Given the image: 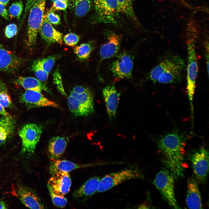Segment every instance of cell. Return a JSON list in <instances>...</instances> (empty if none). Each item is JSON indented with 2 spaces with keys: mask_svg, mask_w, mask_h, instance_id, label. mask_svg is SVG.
I'll return each mask as SVG.
<instances>
[{
  "mask_svg": "<svg viewBox=\"0 0 209 209\" xmlns=\"http://www.w3.org/2000/svg\"><path fill=\"white\" fill-rule=\"evenodd\" d=\"M186 136L174 129L159 137L156 144L164 168L175 179L183 177L186 166L185 162Z\"/></svg>",
  "mask_w": 209,
  "mask_h": 209,
  "instance_id": "cell-1",
  "label": "cell"
},
{
  "mask_svg": "<svg viewBox=\"0 0 209 209\" xmlns=\"http://www.w3.org/2000/svg\"><path fill=\"white\" fill-rule=\"evenodd\" d=\"M185 67L183 59L176 55L168 57L155 66L149 73V79L154 82L175 84L181 82Z\"/></svg>",
  "mask_w": 209,
  "mask_h": 209,
  "instance_id": "cell-2",
  "label": "cell"
},
{
  "mask_svg": "<svg viewBox=\"0 0 209 209\" xmlns=\"http://www.w3.org/2000/svg\"><path fill=\"white\" fill-rule=\"evenodd\" d=\"M67 102L70 111L76 116H87L94 111L93 97L88 88L80 86L73 88Z\"/></svg>",
  "mask_w": 209,
  "mask_h": 209,
  "instance_id": "cell-3",
  "label": "cell"
},
{
  "mask_svg": "<svg viewBox=\"0 0 209 209\" xmlns=\"http://www.w3.org/2000/svg\"><path fill=\"white\" fill-rule=\"evenodd\" d=\"M144 175L140 168L135 165L118 172L106 175L100 180L97 192H103L123 182L131 179H143Z\"/></svg>",
  "mask_w": 209,
  "mask_h": 209,
  "instance_id": "cell-4",
  "label": "cell"
},
{
  "mask_svg": "<svg viewBox=\"0 0 209 209\" xmlns=\"http://www.w3.org/2000/svg\"><path fill=\"white\" fill-rule=\"evenodd\" d=\"M174 180L172 175L163 168L156 175L154 184L163 199L171 207L173 208L180 209L181 208L175 196Z\"/></svg>",
  "mask_w": 209,
  "mask_h": 209,
  "instance_id": "cell-5",
  "label": "cell"
},
{
  "mask_svg": "<svg viewBox=\"0 0 209 209\" xmlns=\"http://www.w3.org/2000/svg\"><path fill=\"white\" fill-rule=\"evenodd\" d=\"M46 0H37L29 10L28 22L27 45L31 47L35 44L44 16Z\"/></svg>",
  "mask_w": 209,
  "mask_h": 209,
  "instance_id": "cell-6",
  "label": "cell"
},
{
  "mask_svg": "<svg viewBox=\"0 0 209 209\" xmlns=\"http://www.w3.org/2000/svg\"><path fill=\"white\" fill-rule=\"evenodd\" d=\"M94 5L93 23H116V17L119 13L117 0H94Z\"/></svg>",
  "mask_w": 209,
  "mask_h": 209,
  "instance_id": "cell-7",
  "label": "cell"
},
{
  "mask_svg": "<svg viewBox=\"0 0 209 209\" xmlns=\"http://www.w3.org/2000/svg\"><path fill=\"white\" fill-rule=\"evenodd\" d=\"M42 131V126L34 123L26 124L21 128L19 134L21 141L23 153L30 154L35 152Z\"/></svg>",
  "mask_w": 209,
  "mask_h": 209,
  "instance_id": "cell-8",
  "label": "cell"
},
{
  "mask_svg": "<svg viewBox=\"0 0 209 209\" xmlns=\"http://www.w3.org/2000/svg\"><path fill=\"white\" fill-rule=\"evenodd\" d=\"M187 47L188 63L187 69V89L188 98L191 105L192 106L198 68L195 43L193 40L191 39L188 41Z\"/></svg>",
  "mask_w": 209,
  "mask_h": 209,
  "instance_id": "cell-9",
  "label": "cell"
},
{
  "mask_svg": "<svg viewBox=\"0 0 209 209\" xmlns=\"http://www.w3.org/2000/svg\"><path fill=\"white\" fill-rule=\"evenodd\" d=\"M190 160L194 179L199 183L206 181L209 171V152L204 147L194 151L191 155Z\"/></svg>",
  "mask_w": 209,
  "mask_h": 209,
  "instance_id": "cell-10",
  "label": "cell"
},
{
  "mask_svg": "<svg viewBox=\"0 0 209 209\" xmlns=\"http://www.w3.org/2000/svg\"><path fill=\"white\" fill-rule=\"evenodd\" d=\"M133 67V58L128 52L120 54L111 66L110 70L113 76L118 80L129 79L132 77Z\"/></svg>",
  "mask_w": 209,
  "mask_h": 209,
  "instance_id": "cell-11",
  "label": "cell"
},
{
  "mask_svg": "<svg viewBox=\"0 0 209 209\" xmlns=\"http://www.w3.org/2000/svg\"><path fill=\"white\" fill-rule=\"evenodd\" d=\"M51 175L47 183L49 192L62 196L67 193L71 185L69 173L59 171Z\"/></svg>",
  "mask_w": 209,
  "mask_h": 209,
  "instance_id": "cell-12",
  "label": "cell"
},
{
  "mask_svg": "<svg viewBox=\"0 0 209 209\" xmlns=\"http://www.w3.org/2000/svg\"><path fill=\"white\" fill-rule=\"evenodd\" d=\"M21 102L29 108L44 107H57V104L45 97L41 92L26 90L21 96Z\"/></svg>",
  "mask_w": 209,
  "mask_h": 209,
  "instance_id": "cell-13",
  "label": "cell"
},
{
  "mask_svg": "<svg viewBox=\"0 0 209 209\" xmlns=\"http://www.w3.org/2000/svg\"><path fill=\"white\" fill-rule=\"evenodd\" d=\"M102 93L109 118L112 121L116 118L121 94L118 92L114 86L112 85L106 86L103 89Z\"/></svg>",
  "mask_w": 209,
  "mask_h": 209,
  "instance_id": "cell-14",
  "label": "cell"
},
{
  "mask_svg": "<svg viewBox=\"0 0 209 209\" xmlns=\"http://www.w3.org/2000/svg\"><path fill=\"white\" fill-rule=\"evenodd\" d=\"M16 196L26 206L31 209H44L40 199L30 189L23 185H19L15 190Z\"/></svg>",
  "mask_w": 209,
  "mask_h": 209,
  "instance_id": "cell-15",
  "label": "cell"
},
{
  "mask_svg": "<svg viewBox=\"0 0 209 209\" xmlns=\"http://www.w3.org/2000/svg\"><path fill=\"white\" fill-rule=\"evenodd\" d=\"M186 203L189 208H203L198 182L192 177L189 178L187 181Z\"/></svg>",
  "mask_w": 209,
  "mask_h": 209,
  "instance_id": "cell-16",
  "label": "cell"
},
{
  "mask_svg": "<svg viewBox=\"0 0 209 209\" xmlns=\"http://www.w3.org/2000/svg\"><path fill=\"white\" fill-rule=\"evenodd\" d=\"M107 41L102 45L99 50L100 63L106 59L115 56L120 48V38L113 33H109L107 35Z\"/></svg>",
  "mask_w": 209,
  "mask_h": 209,
  "instance_id": "cell-17",
  "label": "cell"
},
{
  "mask_svg": "<svg viewBox=\"0 0 209 209\" xmlns=\"http://www.w3.org/2000/svg\"><path fill=\"white\" fill-rule=\"evenodd\" d=\"M21 60L0 44V71L13 72L20 66Z\"/></svg>",
  "mask_w": 209,
  "mask_h": 209,
  "instance_id": "cell-18",
  "label": "cell"
},
{
  "mask_svg": "<svg viewBox=\"0 0 209 209\" xmlns=\"http://www.w3.org/2000/svg\"><path fill=\"white\" fill-rule=\"evenodd\" d=\"M39 32L42 38L49 44L57 43L61 44L62 43V33L54 28L48 21L45 15L44 17Z\"/></svg>",
  "mask_w": 209,
  "mask_h": 209,
  "instance_id": "cell-19",
  "label": "cell"
},
{
  "mask_svg": "<svg viewBox=\"0 0 209 209\" xmlns=\"http://www.w3.org/2000/svg\"><path fill=\"white\" fill-rule=\"evenodd\" d=\"M65 138L57 136L51 138L48 142V152L51 159H58L64 152L67 144Z\"/></svg>",
  "mask_w": 209,
  "mask_h": 209,
  "instance_id": "cell-20",
  "label": "cell"
},
{
  "mask_svg": "<svg viewBox=\"0 0 209 209\" xmlns=\"http://www.w3.org/2000/svg\"><path fill=\"white\" fill-rule=\"evenodd\" d=\"M100 179L97 176L90 178L74 191L73 194V197L78 199H83L95 194L97 192Z\"/></svg>",
  "mask_w": 209,
  "mask_h": 209,
  "instance_id": "cell-21",
  "label": "cell"
},
{
  "mask_svg": "<svg viewBox=\"0 0 209 209\" xmlns=\"http://www.w3.org/2000/svg\"><path fill=\"white\" fill-rule=\"evenodd\" d=\"M51 160L49 169L51 174L59 171L69 172L77 169L91 165L76 164L66 160Z\"/></svg>",
  "mask_w": 209,
  "mask_h": 209,
  "instance_id": "cell-22",
  "label": "cell"
},
{
  "mask_svg": "<svg viewBox=\"0 0 209 209\" xmlns=\"http://www.w3.org/2000/svg\"><path fill=\"white\" fill-rule=\"evenodd\" d=\"M15 83L21 86L26 90L41 92L43 91L50 93L48 88L37 79L32 77H20L15 81Z\"/></svg>",
  "mask_w": 209,
  "mask_h": 209,
  "instance_id": "cell-23",
  "label": "cell"
},
{
  "mask_svg": "<svg viewBox=\"0 0 209 209\" xmlns=\"http://www.w3.org/2000/svg\"><path fill=\"white\" fill-rule=\"evenodd\" d=\"M15 127L12 118L4 116L0 118V147L13 134Z\"/></svg>",
  "mask_w": 209,
  "mask_h": 209,
  "instance_id": "cell-24",
  "label": "cell"
},
{
  "mask_svg": "<svg viewBox=\"0 0 209 209\" xmlns=\"http://www.w3.org/2000/svg\"><path fill=\"white\" fill-rule=\"evenodd\" d=\"M68 3L75 15L78 17L86 15L92 5L91 0H68Z\"/></svg>",
  "mask_w": 209,
  "mask_h": 209,
  "instance_id": "cell-25",
  "label": "cell"
},
{
  "mask_svg": "<svg viewBox=\"0 0 209 209\" xmlns=\"http://www.w3.org/2000/svg\"><path fill=\"white\" fill-rule=\"evenodd\" d=\"M118 13L125 14L128 18L138 24V22L133 8L134 0H117Z\"/></svg>",
  "mask_w": 209,
  "mask_h": 209,
  "instance_id": "cell-26",
  "label": "cell"
},
{
  "mask_svg": "<svg viewBox=\"0 0 209 209\" xmlns=\"http://www.w3.org/2000/svg\"><path fill=\"white\" fill-rule=\"evenodd\" d=\"M94 46L93 42L83 43L75 47L74 52L79 60H85L89 57Z\"/></svg>",
  "mask_w": 209,
  "mask_h": 209,
  "instance_id": "cell-27",
  "label": "cell"
},
{
  "mask_svg": "<svg viewBox=\"0 0 209 209\" xmlns=\"http://www.w3.org/2000/svg\"><path fill=\"white\" fill-rule=\"evenodd\" d=\"M57 58V56L54 55L37 60L34 62L39 67L45 71L49 73L52 69L55 62Z\"/></svg>",
  "mask_w": 209,
  "mask_h": 209,
  "instance_id": "cell-28",
  "label": "cell"
},
{
  "mask_svg": "<svg viewBox=\"0 0 209 209\" xmlns=\"http://www.w3.org/2000/svg\"><path fill=\"white\" fill-rule=\"evenodd\" d=\"M12 100L5 84L0 81V103L4 108L8 107L12 104Z\"/></svg>",
  "mask_w": 209,
  "mask_h": 209,
  "instance_id": "cell-29",
  "label": "cell"
},
{
  "mask_svg": "<svg viewBox=\"0 0 209 209\" xmlns=\"http://www.w3.org/2000/svg\"><path fill=\"white\" fill-rule=\"evenodd\" d=\"M23 8V5L21 1H18L13 3L9 9L8 12L12 16L20 19Z\"/></svg>",
  "mask_w": 209,
  "mask_h": 209,
  "instance_id": "cell-30",
  "label": "cell"
},
{
  "mask_svg": "<svg viewBox=\"0 0 209 209\" xmlns=\"http://www.w3.org/2000/svg\"><path fill=\"white\" fill-rule=\"evenodd\" d=\"M32 69L37 79L41 82L45 81L47 79L49 74L39 67L35 62L32 65Z\"/></svg>",
  "mask_w": 209,
  "mask_h": 209,
  "instance_id": "cell-31",
  "label": "cell"
},
{
  "mask_svg": "<svg viewBox=\"0 0 209 209\" xmlns=\"http://www.w3.org/2000/svg\"><path fill=\"white\" fill-rule=\"evenodd\" d=\"M52 200L56 206L61 208L65 207L67 205V201L64 196L50 192Z\"/></svg>",
  "mask_w": 209,
  "mask_h": 209,
  "instance_id": "cell-32",
  "label": "cell"
},
{
  "mask_svg": "<svg viewBox=\"0 0 209 209\" xmlns=\"http://www.w3.org/2000/svg\"><path fill=\"white\" fill-rule=\"evenodd\" d=\"M79 36L73 33H70L66 35L64 37V41L66 45L69 46H73L78 42Z\"/></svg>",
  "mask_w": 209,
  "mask_h": 209,
  "instance_id": "cell-33",
  "label": "cell"
},
{
  "mask_svg": "<svg viewBox=\"0 0 209 209\" xmlns=\"http://www.w3.org/2000/svg\"><path fill=\"white\" fill-rule=\"evenodd\" d=\"M68 5V1L63 0H56L53 2V3L49 11H54L55 10H65Z\"/></svg>",
  "mask_w": 209,
  "mask_h": 209,
  "instance_id": "cell-34",
  "label": "cell"
},
{
  "mask_svg": "<svg viewBox=\"0 0 209 209\" xmlns=\"http://www.w3.org/2000/svg\"><path fill=\"white\" fill-rule=\"evenodd\" d=\"M54 82L56 85L58 91L60 93L64 95H66V93L64 89L62 83L59 72L57 71H55L53 74Z\"/></svg>",
  "mask_w": 209,
  "mask_h": 209,
  "instance_id": "cell-35",
  "label": "cell"
},
{
  "mask_svg": "<svg viewBox=\"0 0 209 209\" xmlns=\"http://www.w3.org/2000/svg\"><path fill=\"white\" fill-rule=\"evenodd\" d=\"M45 15L48 21L51 24L57 25L60 24V19L59 16L53 11H49Z\"/></svg>",
  "mask_w": 209,
  "mask_h": 209,
  "instance_id": "cell-36",
  "label": "cell"
},
{
  "mask_svg": "<svg viewBox=\"0 0 209 209\" xmlns=\"http://www.w3.org/2000/svg\"><path fill=\"white\" fill-rule=\"evenodd\" d=\"M17 31V28L15 24H10L6 27L5 30V36L8 38H12L16 35Z\"/></svg>",
  "mask_w": 209,
  "mask_h": 209,
  "instance_id": "cell-37",
  "label": "cell"
},
{
  "mask_svg": "<svg viewBox=\"0 0 209 209\" xmlns=\"http://www.w3.org/2000/svg\"><path fill=\"white\" fill-rule=\"evenodd\" d=\"M37 0H26V6L25 8L23 19H24L28 12H29L31 7Z\"/></svg>",
  "mask_w": 209,
  "mask_h": 209,
  "instance_id": "cell-38",
  "label": "cell"
},
{
  "mask_svg": "<svg viewBox=\"0 0 209 209\" xmlns=\"http://www.w3.org/2000/svg\"><path fill=\"white\" fill-rule=\"evenodd\" d=\"M0 15L7 20H9V15L5 6L0 3Z\"/></svg>",
  "mask_w": 209,
  "mask_h": 209,
  "instance_id": "cell-39",
  "label": "cell"
},
{
  "mask_svg": "<svg viewBox=\"0 0 209 209\" xmlns=\"http://www.w3.org/2000/svg\"><path fill=\"white\" fill-rule=\"evenodd\" d=\"M0 114L3 116L9 118H12L11 116L7 112L0 103Z\"/></svg>",
  "mask_w": 209,
  "mask_h": 209,
  "instance_id": "cell-40",
  "label": "cell"
},
{
  "mask_svg": "<svg viewBox=\"0 0 209 209\" xmlns=\"http://www.w3.org/2000/svg\"><path fill=\"white\" fill-rule=\"evenodd\" d=\"M7 208V206L4 201H0V209H4Z\"/></svg>",
  "mask_w": 209,
  "mask_h": 209,
  "instance_id": "cell-41",
  "label": "cell"
},
{
  "mask_svg": "<svg viewBox=\"0 0 209 209\" xmlns=\"http://www.w3.org/2000/svg\"><path fill=\"white\" fill-rule=\"evenodd\" d=\"M9 1V0H0V3L6 6L8 3Z\"/></svg>",
  "mask_w": 209,
  "mask_h": 209,
  "instance_id": "cell-42",
  "label": "cell"
},
{
  "mask_svg": "<svg viewBox=\"0 0 209 209\" xmlns=\"http://www.w3.org/2000/svg\"><path fill=\"white\" fill-rule=\"evenodd\" d=\"M51 0L53 2V1H56V0ZM63 0L66 1H68V0Z\"/></svg>",
  "mask_w": 209,
  "mask_h": 209,
  "instance_id": "cell-43",
  "label": "cell"
},
{
  "mask_svg": "<svg viewBox=\"0 0 209 209\" xmlns=\"http://www.w3.org/2000/svg\"><path fill=\"white\" fill-rule=\"evenodd\" d=\"M1 161L0 159V161Z\"/></svg>",
  "mask_w": 209,
  "mask_h": 209,
  "instance_id": "cell-44",
  "label": "cell"
}]
</instances>
